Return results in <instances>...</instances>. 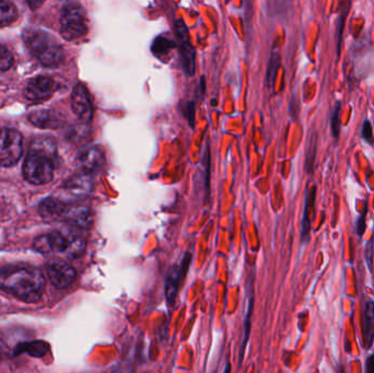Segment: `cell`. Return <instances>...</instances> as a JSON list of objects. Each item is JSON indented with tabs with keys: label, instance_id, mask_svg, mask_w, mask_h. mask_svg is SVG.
<instances>
[{
	"label": "cell",
	"instance_id": "23",
	"mask_svg": "<svg viewBox=\"0 0 374 373\" xmlns=\"http://www.w3.org/2000/svg\"><path fill=\"white\" fill-rule=\"evenodd\" d=\"M339 111H341V103L337 102L335 107L332 109V116H330V128L332 134L335 139L339 137L341 134V119H339Z\"/></svg>",
	"mask_w": 374,
	"mask_h": 373
},
{
	"label": "cell",
	"instance_id": "28",
	"mask_svg": "<svg viewBox=\"0 0 374 373\" xmlns=\"http://www.w3.org/2000/svg\"><path fill=\"white\" fill-rule=\"evenodd\" d=\"M366 261H368V264H369L370 268L372 266V257H373V238L370 240L369 243L366 245Z\"/></svg>",
	"mask_w": 374,
	"mask_h": 373
},
{
	"label": "cell",
	"instance_id": "17",
	"mask_svg": "<svg viewBox=\"0 0 374 373\" xmlns=\"http://www.w3.org/2000/svg\"><path fill=\"white\" fill-rule=\"evenodd\" d=\"M30 122L39 128H57L62 125L60 116L50 110H39L32 112Z\"/></svg>",
	"mask_w": 374,
	"mask_h": 373
},
{
	"label": "cell",
	"instance_id": "5",
	"mask_svg": "<svg viewBox=\"0 0 374 373\" xmlns=\"http://www.w3.org/2000/svg\"><path fill=\"white\" fill-rule=\"evenodd\" d=\"M60 33L67 41H75L88 33L86 13L78 3L64 6L60 13Z\"/></svg>",
	"mask_w": 374,
	"mask_h": 373
},
{
	"label": "cell",
	"instance_id": "10",
	"mask_svg": "<svg viewBox=\"0 0 374 373\" xmlns=\"http://www.w3.org/2000/svg\"><path fill=\"white\" fill-rule=\"evenodd\" d=\"M56 89L57 85L52 78L46 76H39L28 83L24 94L26 98H29L31 101H43L50 98Z\"/></svg>",
	"mask_w": 374,
	"mask_h": 373
},
{
	"label": "cell",
	"instance_id": "8",
	"mask_svg": "<svg viewBox=\"0 0 374 373\" xmlns=\"http://www.w3.org/2000/svg\"><path fill=\"white\" fill-rule=\"evenodd\" d=\"M47 276L56 288L64 289L71 286L77 277V272L71 265L62 259H53L46 266Z\"/></svg>",
	"mask_w": 374,
	"mask_h": 373
},
{
	"label": "cell",
	"instance_id": "30",
	"mask_svg": "<svg viewBox=\"0 0 374 373\" xmlns=\"http://www.w3.org/2000/svg\"><path fill=\"white\" fill-rule=\"evenodd\" d=\"M224 373H230V363H226V369H224Z\"/></svg>",
	"mask_w": 374,
	"mask_h": 373
},
{
	"label": "cell",
	"instance_id": "11",
	"mask_svg": "<svg viewBox=\"0 0 374 373\" xmlns=\"http://www.w3.org/2000/svg\"><path fill=\"white\" fill-rule=\"evenodd\" d=\"M190 263V255H185L182 264L179 267H173L166 276V300L169 306H173L177 299V291H179V284L184 279L188 266Z\"/></svg>",
	"mask_w": 374,
	"mask_h": 373
},
{
	"label": "cell",
	"instance_id": "24",
	"mask_svg": "<svg viewBox=\"0 0 374 373\" xmlns=\"http://www.w3.org/2000/svg\"><path fill=\"white\" fill-rule=\"evenodd\" d=\"M173 47H175L173 42L169 41L166 37H159L154 43V54H161L162 56V55L168 54V52L171 51Z\"/></svg>",
	"mask_w": 374,
	"mask_h": 373
},
{
	"label": "cell",
	"instance_id": "2",
	"mask_svg": "<svg viewBox=\"0 0 374 373\" xmlns=\"http://www.w3.org/2000/svg\"><path fill=\"white\" fill-rule=\"evenodd\" d=\"M57 146L54 139L39 137L32 141L24 164V174L31 184H47L54 177Z\"/></svg>",
	"mask_w": 374,
	"mask_h": 373
},
{
	"label": "cell",
	"instance_id": "16",
	"mask_svg": "<svg viewBox=\"0 0 374 373\" xmlns=\"http://www.w3.org/2000/svg\"><path fill=\"white\" fill-rule=\"evenodd\" d=\"M67 205L55 198H46L39 204V211L46 220H60L65 215Z\"/></svg>",
	"mask_w": 374,
	"mask_h": 373
},
{
	"label": "cell",
	"instance_id": "20",
	"mask_svg": "<svg viewBox=\"0 0 374 373\" xmlns=\"http://www.w3.org/2000/svg\"><path fill=\"white\" fill-rule=\"evenodd\" d=\"M315 192L317 187H312L311 192L308 193L307 202H305V209H304L303 225H302V238H309L310 232V210L314 206Z\"/></svg>",
	"mask_w": 374,
	"mask_h": 373
},
{
	"label": "cell",
	"instance_id": "31",
	"mask_svg": "<svg viewBox=\"0 0 374 373\" xmlns=\"http://www.w3.org/2000/svg\"><path fill=\"white\" fill-rule=\"evenodd\" d=\"M338 373H345V370H344L343 367H341V368L339 369V372H338Z\"/></svg>",
	"mask_w": 374,
	"mask_h": 373
},
{
	"label": "cell",
	"instance_id": "14",
	"mask_svg": "<svg viewBox=\"0 0 374 373\" xmlns=\"http://www.w3.org/2000/svg\"><path fill=\"white\" fill-rule=\"evenodd\" d=\"M66 191L77 198L89 196L93 192L94 180L91 174L80 173L73 175L66 182Z\"/></svg>",
	"mask_w": 374,
	"mask_h": 373
},
{
	"label": "cell",
	"instance_id": "22",
	"mask_svg": "<svg viewBox=\"0 0 374 373\" xmlns=\"http://www.w3.org/2000/svg\"><path fill=\"white\" fill-rule=\"evenodd\" d=\"M317 132L312 134L309 145H308L307 155H305V168L308 173L311 174L313 172V166H314L315 155H317Z\"/></svg>",
	"mask_w": 374,
	"mask_h": 373
},
{
	"label": "cell",
	"instance_id": "12",
	"mask_svg": "<svg viewBox=\"0 0 374 373\" xmlns=\"http://www.w3.org/2000/svg\"><path fill=\"white\" fill-rule=\"evenodd\" d=\"M77 161L83 173L91 174L103 168L105 157L100 148L89 147L79 153Z\"/></svg>",
	"mask_w": 374,
	"mask_h": 373
},
{
	"label": "cell",
	"instance_id": "13",
	"mask_svg": "<svg viewBox=\"0 0 374 373\" xmlns=\"http://www.w3.org/2000/svg\"><path fill=\"white\" fill-rule=\"evenodd\" d=\"M62 219L75 228L89 229L93 223V214L87 206L67 205Z\"/></svg>",
	"mask_w": 374,
	"mask_h": 373
},
{
	"label": "cell",
	"instance_id": "3",
	"mask_svg": "<svg viewBox=\"0 0 374 373\" xmlns=\"http://www.w3.org/2000/svg\"><path fill=\"white\" fill-rule=\"evenodd\" d=\"M33 245L34 249L42 254L67 253L71 257H77L84 249L86 242L82 236L75 232L62 234L60 231H54L35 238Z\"/></svg>",
	"mask_w": 374,
	"mask_h": 373
},
{
	"label": "cell",
	"instance_id": "29",
	"mask_svg": "<svg viewBox=\"0 0 374 373\" xmlns=\"http://www.w3.org/2000/svg\"><path fill=\"white\" fill-rule=\"evenodd\" d=\"M366 373H374V354L366 359Z\"/></svg>",
	"mask_w": 374,
	"mask_h": 373
},
{
	"label": "cell",
	"instance_id": "26",
	"mask_svg": "<svg viewBox=\"0 0 374 373\" xmlns=\"http://www.w3.org/2000/svg\"><path fill=\"white\" fill-rule=\"evenodd\" d=\"M362 136H364V140L370 145H373L374 135L372 132L371 123L369 121H366L364 124V128H362Z\"/></svg>",
	"mask_w": 374,
	"mask_h": 373
},
{
	"label": "cell",
	"instance_id": "19",
	"mask_svg": "<svg viewBox=\"0 0 374 373\" xmlns=\"http://www.w3.org/2000/svg\"><path fill=\"white\" fill-rule=\"evenodd\" d=\"M18 16L15 5L8 1H0V28L9 26Z\"/></svg>",
	"mask_w": 374,
	"mask_h": 373
},
{
	"label": "cell",
	"instance_id": "25",
	"mask_svg": "<svg viewBox=\"0 0 374 373\" xmlns=\"http://www.w3.org/2000/svg\"><path fill=\"white\" fill-rule=\"evenodd\" d=\"M13 56L8 49L0 44V71H6L12 66Z\"/></svg>",
	"mask_w": 374,
	"mask_h": 373
},
{
	"label": "cell",
	"instance_id": "15",
	"mask_svg": "<svg viewBox=\"0 0 374 373\" xmlns=\"http://www.w3.org/2000/svg\"><path fill=\"white\" fill-rule=\"evenodd\" d=\"M362 335L364 346L370 349L374 342V301L366 300L362 308Z\"/></svg>",
	"mask_w": 374,
	"mask_h": 373
},
{
	"label": "cell",
	"instance_id": "18",
	"mask_svg": "<svg viewBox=\"0 0 374 373\" xmlns=\"http://www.w3.org/2000/svg\"><path fill=\"white\" fill-rule=\"evenodd\" d=\"M50 347L47 342L43 340H34V342H22L17 346L15 350V355H21V354H28L32 357L41 358L44 357L48 353Z\"/></svg>",
	"mask_w": 374,
	"mask_h": 373
},
{
	"label": "cell",
	"instance_id": "21",
	"mask_svg": "<svg viewBox=\"0 0 374 373\" xmlns=\"http://www.w3.org/2000/svg\"><path fill=\"white\" fill-rule=\"evenodd\" d=\"M279 66H280V55L278 52H274L269 62H268L267 75H266V81H267V86L269 89L274 88Z\"/></svg>",
	"mask_w": 374,
	"mask_h": 373
},
{
	"label": "cell",
	"instance_id": "1",
	"mask_svg": "<svg viewBox=\"0 0 374 373\" xmlns=\"http://www.w3.org/2000/svg\"><path fill=\"white\" fill-rule=\"evenodd\" d=\"M0 290L24 302H37L45 290V277L37 267L11 264L0 268Z\"/></svg>",
	"mask_w": 374,
	"mask_h": 373
},
{
	"label": "cell",
	"instance_id": "6",
	"mask_svg": "<svg viewBox=\"0 0 374 373\" xmlns=\"http://www.w3.org/2000/svg\"><path fill=\"white\" fill-rule=\"evenodd\" d=\"M24 151V139L18 130L3 128L0 130V164L11 166L20 160Z\"/></svg>",
	"mask_w": 374,
	"mask_h": 373
},
{
	"label": "cell",
	"instance_id": "4",
	"mask_svg": "<svg viewBox=\"0 0 374 373\" xmlns=\"http://www.w3.org/2000/svg\"><path fill=\"white\" fill-rule=\"evenodd\" d=\"M24 41L34 58L48 67L60 65L64 60V51L50 34L39 30H32L24 34Z\"/></svg>",
	"mask_w": 374,
	"mask_h": 373
},
{
	"label": "cell",
	"instance_id": "9",
	"mask_svg": "<svg viewBox=\"0 0 374 373\" xmlns=\"http://www.w3.org/2000/svg\"><path fill=\"white\" fill-rule=\"evenodd\" d=\"M71 107L75 116L84 124L91 122L93 116V107H92L91 98L89 94L88 89L82 83H78L73 88L71 94Z\"/></svg>",
	"mask_w": 374,
	"mask_h": 373
},
{
	"label": "cell",
	"instance_id": "27",
	"mask_svg": "<svg viewBox=\"0 0 374 373\" xmlns=\"http://www.w3.org/2000/svg\"><path fill=\"white\" fill-rule=\"evenodd\" d=\"M366 208H364V211L359 217L358 225H357V234L359 236H364V230H366Z\"/></svg>",
	"mask_w": 374,
	"mask_h": 373
},
{
	"label": "cell",
	"instance_id": "7",
	"mask_svg": "<svg viewBox=\"0 0 374 373\" xmlns=\"http://www.w3.org/2000/svg\"><path fill=\"white\" fill-rule=\"evenodd\" d=\"M175 32L179 44V60L185 75L193 77L195 73L196 53L190 44V35L182 20L177 21Z\"/></svg>",
	"mask_w": 374,
	"mask_h": 373
}]
</instances>
